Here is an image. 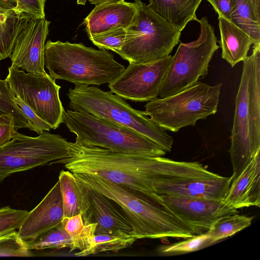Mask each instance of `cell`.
Masks as SVG:
<instances>
[{"label":"cell","instance_id":"6da1fadb","mask_svg":"<svg viewBox=\"0 0 260 260\" xmlns=\"http://www.w3.org/2000/svg\"><path fill=\"white\" fill-rule=\"evenodd\" d=\"M69 156L54 164H63L73 174L92 175L127 187L138 193L157 195L154 185L190 178H213L216 174L198 162L173 160L162 156L111 151L69 142Z\"/></svg>","mask_w":260,"mask_h":260},{"label":"cell","instance_id":"7a4b0ae2","mask_svg":"<svg viewBox=\"0 0 260 260\" xmlns=\"http://www.w3.org/2000/svg\"><path fill=\"white\" fill-rule=\"evenodd\" d=\"M74 175L115 204L127 220L132 235L137 239L168 237L186 239L203 233L175 214L159 195H143L95 175Z\"/></svg>","mask_w":260,"mask_h":260},{"label":"cell","instance_id":"3957f363","mask_svg":"<svg viewBox=\"0 0 260 260\" xmlns=\"http://www.w3.org/2000/svg\"><path fill=\"white\" fill-rule=\"evenodd\" d=\"M243 62L229 150L232 181L260 150V42L253 44L252 53Z\"/></svg>","mask_w":260,"mask_h":260},{"label":"cell","instance_id":"277c9868","mask_svg":"<svg viewBox=\"0 0 260 260\" xmlns=\"http://www.w3.org/2000/svg\"><path fill=\"white\" fill-rule=\"evenodd\" d=\"M44 64L53 79L75 85L109 83L125 69L106 49L50 40L45 45Z\"/></svg>","mask_w":260,"mask_h":260},{"label":"cell","instance_id":"5b68a950","mask_svg":"<svg viewBox=\"0 0 260 260\" xmlns=\"http://www.w3.org/2000/svg\"><path fill=\"white\" fill-rule=\"evenodd\" d=\"M67 95L69 106L132 129L146 137L166 152H170L174 139L155 124L144 111L133 108L123 98L93 86L77 85Z\"/></svg>","mask_w":260,"mask_h":260},{"label":"cell","instance_id":"8992f818","mask_svg":"<svg viewBox=\"0 0 260 260\" xmlns=\"http://www.w3.org/2000/svg\"><path fill=\"white\" fill-rule=\"evenodd\" d=\"M63 123L76 135L75 142L85 146L153 156H162L167 152L132 129L85 112L64 110Z\"/></svg>","mask_w":260,"mask_h":260},{"label":"cell","instance_id":"52a82bcc","mask_svg":"<svg viewBox=\"0 0 260 260\" xmlns=\"http://www.w3.org/2000/svg\"><path fill=\"white\" fill-rule=\"evenodd\" d=\"M222 86L198 81L176 94L148 102L144 112L164 129L177 132L217 112Z\"/></svg>","mask_w":260,"mask_h":260},{"label":"cell","instance_id":"ba28073f","mask_svg":"<svg viewBox=\"0 0 260 260\" xmlns=\"http://www.w3.org/2000/svg\"><path fill=\"white\" fill-rule=\"evenodd\" d=\"M121 48L116 53L129 63H147L164 59L179 42L181 32L141 1Z\"/></svg>","mask_w":260,"mask_h":260},{"label":"cell","instance_id":"9c48e42d","mask_svg":"<svg viewBox=\"0 0 260 260\" xmlns=\"http://www.w3.org/2000/svg\"><path fill=\"white\" fill-rule=\"evenodd\" d=\"M200 24L198 38L180 43L169 66L159 94V98L180 92L207 75L209 64L219 48L214 28L206 17L197 20Z\"/></svg>","mask_w":260,"mask_h":260},{"label":"cell","instance_id":"30bf717a","mask_svg":"<svg viewBox=\"0 0 260 260\" xmlns=\"http://www.w3.org/2000/svg\"><path fill=\"white\" fill-rule=\"evenodd\" d=\"M69 156V142L60 135L44 131L34 137L18 133L0 147V183L13 173L52 165Z\"/></svg>","mask_w":260,"mask_h":260},{"label":"cell","instance_id":"8fae6325","mask_svg":"<svg viewBox=\"0 0 260 260\" xmlns=\"http://www.w3.org/2000/svg\"><path fill=\"white\" fill-rule=\"evenodd\" d=\"M5 80L14 96H19L51 129L63 123L64 108L59 98L60 85L48 74L26 72L9 67Z\"/></svg>","mask_w":260,"mask_h":260},{"label":"cell","instance_id":"7c38bea8","mask_svg":"<svg viewBox=\"0 0 260 260\" xmlns=\"http://www.w3.org/2000/svg\"><path fill=\"white\" fill-rule=\"evenodd\" d=\"M172 56L147 63H129L124 70L108 83L110 91L123 99L149 102L159 96Z\"/></svg>","mask_w":260,"mask_h":260},{"label":"cell","instance_id":"4fadbf2b","mask_svg":"<svg viewBox=\"0 0 260 260\" xmlns=\"http://www.w3.org/2000/svg\"><path fill=\"white\" fill-rule=\"evenodd\" d=\"M50 23L45 18L20 15L9 57L10 67L34 74L47 73L44 51Z\"/></svg>","mask_w":260,"mask_h":260},{"label":"cell","instance_id":"5bb4252c","mask_svg":"<svg viewBox=\"0 0 260 260\" xmlns=\"http://www.w3.org/2000/svg\"><path fill=\"white\" fill-rule=\"evenodd\" d=\"M165 203L186 222L203 231L222 217L238 213L223 200L160 196Z\"/></svg>","mask_w":260,"mask_h":260},{"label":"cell","instance_id":"9a60e30c","mask_svg":"<svg viewBox=\"0 0 260 260\" xmlns=\"http://www.w3.org/2000/svg\"><path fill=\"white\" fill-rule=\"evenodd\" d=\"M76 178V177H75ZM86 204L85 224L95 223V235L121 231L132 234V229L121 211L108 198L76 178Z\"/></svg>","mask_w":260,"mask_h":260},{"label":"cell","instance_id":"2e32d148","mask_svg":"<svg viewBox=\"0 0 260 260\" xmlns=\"http://www.w3.org/2000/svg\"><path fill=\"white\" fill-rule=\"evenodd\" d=\"M63 217L62 197L58 180L40 203L28 212L18 233L25 241L31 240L60 225Z\"/></svg>","mask_w":260,"mask_h":260},{"label":"cell","instance_id":"e0dca14e","mask_svg":"<svg viewBox=\"0 0 260 260\" xmlns=\"http://www.w3.org/2000/svg\"><path fill=\"white\" fill-rule=\"evenodd\" d=\"M231 178L220 176L214 178H190L155 184L154 190L159 196L223 200L231 183Z\"/></svg>","mask_w":260,"mask_h":260},{"label":"cell","instance_id":"ac0fdd59","mask_svg":"<svg viewBox=\"0 0 260 260\" xmlns=\"http://www.w3.org/2000/svg\"><path fill=\"white\" fill-rule=\"evenodd\" d=\"M136 10L135 2L124 0L95 5L83 22L88 37L119 27L126 28Z\"/></svg>","mask_w":260,"mask_h":260},{"label":"cell","instance_id":"d6986e66","mask_svg":"<svg viewBox=\"0 0 260 260\" xmlns=\"http://www.w3.org/2000/svg\"><path fill=\"white\" fill-rule=\"evenodd\" d=\"M223 202L238 209L260 206V150L240 175L231 181Z\"/></svg>","mask_w":260,"mask_h":260},{"label":"cell","instance_id":"ffe728a7","mask_svg":"<svg viewBox=\"0 0 260 260\" xmlns=\"http://www.w3.org/2000/svg\"><path fill=\"white\" fill-rule=\"evenodd\" d=\"M218 20L221 57L234 67L246 58L253 41L246 33L231 21L223 17H218Z\"/></svg>","mask_w":260,"mask_h":260},{"label":"cell","instance_id":"44dd1931","mask_svg":"<svg viewBox=\"0 0 260 260\" xmlns=\"http://www.w3.org/2000/svg\"><path fill=\"white\" fill-rule=\"evenodd\" d=\"M140 0H135L138 1ZM202 0H148L147 6L176 28L182 31L191 20Z\"/></svg>","mask_w":260,"mask_h":260},{"label":"cell","instance_id":"7402d4cb","mask_svg":"<svg viewBox=\"0 0 260 260\" xmlns=\"http://www.w3.org/2000/svg\"><path fill=\"white\" fill-rule=\"evenodd\" d=\"M61 225L72 238L73 244L70 252L79 250L77 256L93 254L94 252V236L96 224H85L82 214L71 217H63Z\"/></svg>","mask_w":260,"mask_h":260},{"label":"cell","instance_id":"603a6c76","mask_svg":"<svg viewBox=\"0 0 260 260\" xmlns=\"http://www.w3.org/2000/svg\"><path fill=\"white\" fill-rule=\"evenodd\" d=\"M230 21L260 42V0H234Z\"/></svg>","mask_w":260,"mask_h":260},{"label":"cell","instance_id":"cb8c5ba5","mask_svg":"<svg viewBox=\"0 0 260 260\" xmlns=\"http://www.w3.org/2000/svg\"><path fill=\"white\" fill-rule=\"evenodd\" d=\"M62 197L63 217L82 214L83 218L87 213V207L76 178L70 171L62 170L59 175Z\"/></svg>","mask_w":260,"mask_h":260},{"label":"cell","instance_id":"d4e9b609","mask_svg":"<svg viewBox=\"0 0 260 260\" xmlns=\"http://www.w3.org/2000/svg\"><path fill=\"white\" fill-rule=\"evenodd\" d=\"M253 217L236 213L221 217L206 231L209 235V246L229 237L249 226Z\"/></svg>","mask_w":260,"mask_h":260},{"label":"cell","instance_id":"484cf974","mask_svg":"<svg viewBox=\"0 0 260 260\" xmlns=\"http://www.w3.org/2000/svg\"><path fill=\"white\" fill-rule=\"evenodd\" d=\"M19 16L14 9L0 7V59L9 57L13 47Z\"/></svg>","mask_w":260,"mask_h":260},{"label":"cell","instance_id":"4316f807","mask_svg":"<svg viewBox=\"0 0 260 260\" xmlns=\"http://www.w3.org/2000/svg\"><path fill=\"white\" fill-rule=\"evenodd\" d=\"M26 242L30 250L70 248L73 244L72 238L61 224Z\"/></svg>","mask_w":260,"mask_h":260},{"label":"cell","instance_id":"83f0119b","mask_svg":"<svg viewBox=\"0 0 260 260\" xmlns=\"http://www.w3.org/2000/svg\"><path fill=\"white\" fill-rule=\"evenodd\" d=\"M137 239L132 234L117 231L109 234L95 235L94 254L104 251H119L132 246Z\"/></svg>","mask_w":260,"mask_h":260},{"label":"cell","instance_id":"f1b7e54d","mask_svg":"<svg viewBox=\"0 0 260 260\" xmlns=\"http://www.w3.org/2000/svg\"><path fill=\"white\" fill-rule=\"evenodd\" d=\"M14 97L6 80L0 79V115L11 113L14 117L18 129L27 128L31 130L27 118L14 101Z\"/></svg>","mask_w":260,"mask_h":260},{"label":"cell","instance_id":"f546056e","mask_svg":"<svg viewBox=\"0 0 260 260\" xmlns=\"http://www.w3.org/2000/svg\"><path fill=\"white\" fill-rule=\"evenodd\" d=\"M26 241L15 231L0 236V256H31Z\"/></svg>","mask_w":260,"mask_h":260},{"label":"cell","instance_id":"4dcf8cb0","mask_svg":"<svg viewBox=\"0 0 260 260\" xmlns=\"http://www.w3.org/2000/svg\"><path fill=\"white\" fill-rule=\"evenodd\" d=\"M209 235L206 232L186 240L161 246L159 252L163 254H182L197 251L209 246Z\"/></svg>","mask_w":260,"mask_h":260},{"label":"cell","instance_id":"1f68e13d","mask_svg":"<svg viewBox=\"0 0 260 260\" xmlns=\"http://www.w3.org/2000/svg\"><path fill=\"white\" fill-rule=\"evenodd\" d=\"M126 37V28L119 27L89 37L92 43L101 49L116 53L122 46Z\"/></svg>","mask_w":260,"mask_h":260},{"label":"cell","instance_id":"d6a6232c","mask_svg":"<svg viewBox=\"0 0 260 260\" xmlns=\"http://www.w3.org/2000/svg\"><path fill=\"white\" fill-rule=\"evenodd\" d=\"M28 213L26 210L15 209L9 206L0 209V236L19 229Z\"/></svg>","mask_w":260,"mask_h":260},{"label":"cell","instance_id":"836d02e7","mask_svg":"<svg viewBox=\"0 0 260 260\" xmlns=\"http://www.w3.org/2000/svg\"><path fill=\"white\" fill-rule=\"evenodd\" d=\"M46 0H16L14 11L19 15H25L37 18H45Z\"/></svg>","mask_w":260,"mask_h":260},{"label":"cell","instance_id":"e575fe53","mask_svg":"<svg viewBox=\"0 0 260 260\" xmlns=\"http://www.w3.org/2000/svg\"><path fill=\"white\" fill-rule=\"evenodd\" d=\"M14 100L27 118L31 131L39 135L44 131L49 132L50 130V126L39 117L35 112L19 96H14Z\"/></svg>","mask_w":260,"mask_h":260},{"label":"cell","instance_id":"d590c367","mask_svg":"<svg viewBox=\"0 0 260 260\" xmlns=\"http://www.w3.org/2000/svg\"><path fill=\"white\" fill-rule=\"evenodd\" d=\"M13 115L11 113L0 115V147L8 143L19 133Z\"/></svg>","mask_w":260,"mask_h":260},{"label":"cell","instance_id":"8d00e7d4","mask_svg":"<svg viewBox=\"0 0 260 260\" xmlns=\"http://www.w3.org/2000/svg\"><path fill=\"white\" fill-rule=\"evenodd\" d=\"M213 7L218 17H223L229 21L234 6V0H207Z\"/></svg>","mask_w":260,"mask_h":260},{"label":"cell","instance_id":"74e56055","mask_svg":"<svg viewBox=\"0 0 260 260\" xmlns=\"http://www.w3.org/2000/svg\"><path fill=\"white\" fill-rule=\"evenodd\" d=\"M16 0H0V7L7 9H14Z\"/></svg>","mask_w":260,"mask_h":260},{"label":"cell","instance_id":"f35d334b","mask_svg":"<svg viewBox=\"0 0 260 260\" xmlns=\"http://www.w3.org/2000/svg\"><path fill=\"white\" fill-rule=\"evenodd\" d=\"M88 1L91 4L97 5L103 4V3H115V2L121 1L123 0H88Z\"/></svg>","mask_w":260,"mask_h":260},{"label":"cell","instance_id":"ab89813d","mask_svg":"<svg viewBox=\"0 0 260 260\" xmlns=\"http://www.w3.org/2000/svg\"><path fill=\"white\" fill-rule=\"evenodd\" d=\"M88 0H77L78 5H84Z\"/></svg>","mask_w":260,"mask_h":260},{"label":"cell","instance_id":"60d3db41","mask_svg":"<svg viewBox=\"0 0 260 260\" xmlns=\"http://www.w3.org/2000/svg\"><path fill=\"white\" fill-rule=\"evenodd\" d=\"M1 60L0 59V61H1Z\"/></svg>","mask_w":260,"mask_h":260}]
</instances>
